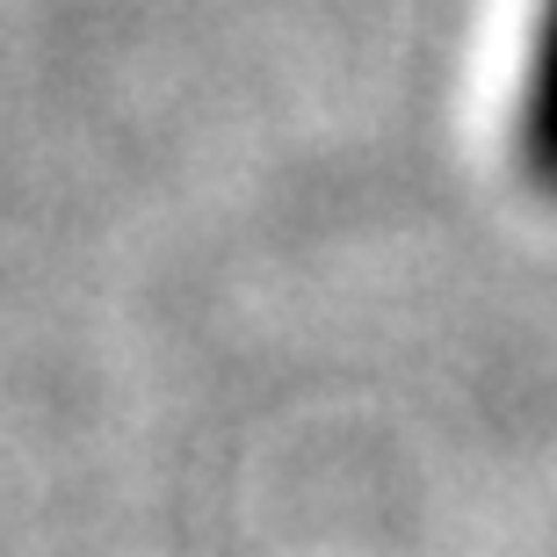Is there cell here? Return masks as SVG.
Segmentation results:
<instances>
[{
	"instance_id": "6da1fadb",
	"label": "cell",
	"mask_w": 557,
	"mask_h": 557,
	"mask_svg": "<svg viewBox=\"0 0 557 557\" xmlns=\"http://www.w3.org/2000/svg\"><path fill=\"white\" fill-rule=\"evenodd\" d=\"M521 166L543 196H557V0L536 8L529 73H521Z\"/></svg>"
}]
</instances>
